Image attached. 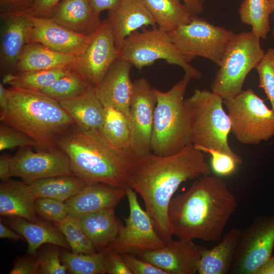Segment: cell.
<instances>
[{
	"mask_svg": "<svg viewBox=\"0 0 274 274\" xmlns=\"http://www.w3.org/2000/svg\"><path fill=\"white\" fill-rule=\"evenodd\" d=\"M203 152L189 144L177 153L159 156L152 152L138 157L127 179L141 196L160 235L172 239L167 216L169 202L184 182L210 175Z\"/></svg>",
	"mask_w": 274,
	"mask_h": 274,
	"instance_id": "obj_1",
	"label": "cell"
},
{
	"mask_svg": "<svg viewBox=\"0 0 274 274\" xmlns=\"http://www.w3.org/2000/svg\"><path fill=\"white\" fill-rule=\"evenodd\" d=\"M237 206L225 181L210 175L202 176L170 200L167 216L172 233L178 239L220 241Z\"/></svg>",
	"mask_w": 274,
	"mask_h": 274,
	"instance_id": "obj_2",
	"label": "cell"
},
{
	"mask_svg": "<svg viewBox=\"0 0 274 274\" xmlns=\"http://www.w3.org/2000/svg\"><path fill=\"white\" fill-rule=\"evenodd\" d=\"M56 146L68 156L74 175L87 184L127 187L128 176L138 158L131 148L116 147L98 131L84 130L76 124L58 138Z\"/></svg>",
	"mask_w": 274,
	"mask_h": 274,
	"instance_id": "obj_3",
	"label": "cell"
},
{
	"mask_svg": "<svg viewBox=\"0 0 274 274\" xmlns=\"http://www.w3.org/2000/svg\"><path fill=\"white\" fill-rule=\"evenodd\" d=\"M0 120L30 137L39 150L57 149L58 138L75 123L59 102L42 92L11 86Z\"/></svg>",
	"mask_w": 274,
	"mask_h": 274,
	"instance_id": "obj_4",
	"label": "cell"
},
{
	"mask_svg": "<svg viewBox=\"0 0 274 274\" xmlns=\"http://www.w3.org/2000/svg\"><path fill=\"white\" fill-rule=\"evenodd\" d=\"M190 133V143L203 153L210 149L229 155L240 164L243 160L228 144L231 122L223 107V99L207 89H195L185 99Z\"/></svg>",
	"mask_w": 274,
	"mask_h": 274,
	"instance_id": "obj_5",
	"label": "cell"
},
{
	"mask_svg": "<svg viewBox=\"0 0 274 274\" xmlns=\"http://www.w3.org/2000/svg\"><path fill=\"white\" fill-rule=\"evenodd\" d=\"M191 78H183L169 90L155 88L156 104L151 139V151L168 156L182 150L190 143L188 117L184 96Z\"/></svg>",
	"mask_w": 274,
	"mask_h": 274,
	"instance_id": "obj_6",
	"label": "cell"
},
{
	"mask_svg": "<svg viewBox=\"0 0 274 274\" xmlns=\"http://www.w3.org/2000/svg\"><path fill=\"white\" fill-rule=\"evenodd\" d=\"M260 39L252 31L234 35L228 43L216 76L212 91L223 100L235 97L242 91L249 72L255 68L265 54Z\"/></svg>",
	"mask_w": 274,
	"mask_h": 274,
	"instance_id": "obj_7",
	"label": "cell"
},
{
	"mask_svg": "<svg viewBox=\"0 0 274 274\" xmlns=\"http://www.w3.org/2000/svg\"><path fill=\"white\" fill-rule=\"evenodd\" d=\"M120 58L129 62L140 71L152 65L156 60L179 66L191 79H199L201 73L187 61L171 40L168 32L157 26L143 28L132 32L119 49Z\"/></svg>",
	"mask_w": 274,
	"mask_h": 274,
	"instance_id": "obj_8",
	"label": "cell"
},
{
	"mask_svg": "<svg viewBox=\"0 0 274 274\" xmlns=\"http://www.w3.org/2000/svg\"><path fill=\"white\" fill-rule=\"evenodd\" d=\"M231 122V132L241 143L258 145L274 135V112L249 88L223 100Z\"/></svg>",
	"mask_w": 274,
	"mask_h": 274,
	"instance_id": "obj_9",
	"label": "cell"
},
{
	"mask_svg": "<svg viewBox=\"0 0 274 274\" xmlns=\"http://www.w3.org/2000/svg\"><path fill=\"white\" fill-rule=\"evenodd\" d=\"M168 33L188 62L199 56L218 66L228 43L235 35L197 15H194L189 23Z\"/></svg>",
	"mask_w": 274,
	"mask_h": 274,
	"instance_id": "obj_10",
	"label": "cell"
},
{
	"mask_svg": "<svg viewBox=\"0 0 274 274\" xmlns=\"http://www.w3.org/2000/svg\"><path fill=\"white\" fill-rule=\"evenodd\" d=\"M126 196L129 216L124 218L125 225L122 226L116 239L107 248L120 254L136 255L164 246L167 242L158 232L148 212L141 207L136 192L127 187Z\"/></svg>",
	"mask_w": 274,
	"mask_h": 274,
	"instance_id": "obj_11",
	"label": "cell"
},
{
	"mask_svg": "<svg viewBox=\"0 0 274 274\" xmlns=\"http://www.w3.org/2000/svg\"><path fill=\"white\" fill-rule=\"evenodd\" d=\"M274 248V216H259L242 231L230 269L232 274H256L272 256Z\"/></svg>",
	"mask_w": 274,
	"mask_h": 274,
	"instance_id": "obj_12",
	"label": "cell"
},
{
	"mask_svg": "<svg viewBox=\"0 0 274 274\" xmlns=\"http://www.w3.org/2000/svg\"><path fill=\"white\" fill-rule=\"evenodd\" d=\"M128 122L130 148L138 157L151 152V139L156 104L155 88L145 78L133 82Z\"/></svg>",
	"mask_w": 274,
	"mask_h": 274,
	"instance_id": "obj_13",
	"label": "cell"
},
{
	"mask_svg": "<svg viewBox=\"0 0 274 274\" xmlns=\"http://www.w3.org/2000/svg\"><path fill=\"white\" fill-rule=\"evenodd\" d=\"M32 146L20 148L11 162V176L26 184L52 177L74 175L68 156L61 150L33 151Z\"/></svg>",
	"mask_w": 274,
	"mask_h": 274,
	"instance_id": "obj_14",
	"label": "cell"
},
{
	"mask_svg": "<svg viewBox=\"0 0 274 274\" xmlns=\"http://www.w3.org/2000/svg\"><path fill=\"white\" fill-rule=\"evenodd\" d=\"M120 57V51L106 19L91 36L83 52L77 56L73 70L79 72L95 88L113 63Z\"/></svg>",
	"mask_w": 274,
	"mask_h": 274,
	"instance_id": "obj_15",
	"label": "cell"
},
{
	"mask_svg": "<svg viewBox=\"0 0 274 274\" xmlns=\"http://www.w3.org/2000/svg\"><path fill=\"white\" fill-rule=\"evenodd\" d=\"M0 69L12 73L25 47L29 43L33 22L28 10L1 13Z\"/></svg>",
	"mask_w": 274,
	"mask_h": 274,
	"instance_id": "obj_16",
	"label": "cell"
},
{
	"mask_svg": "<svg viewBox=\"0 0 274 274\" xmlns=\"http://www.w3.org/2000/svg\"><path fill=\"white\" fill-rule=\"evenodd\" d=\"M207 247L193 240L179 239L167 242L163 247L136 256L166 272L167 274H195Z\"/></svg>",
	"mask_w": 274,
	"mask_h": 274,
	"instance_id": "obj_17",
	"label": "cell"
},
{
	"mask_svg": "<svg viewBox=\"0 0 274 274\" xmlns=\"http://www.w3.org/2000/svg\"><path fill=\"white\" fill-rule=\"evenodd\" d=\"M29 43H40L56 52L79 56L91 38L74 32L51 18L32 16Z\"/></svg>",
	"mask_w": 274,
	"mask_h": 274,
	"instance_id": "obj_18",
	"label": "cell"
},
{
	"mask_svg": "<svg viewBox=\"0 0 274 274\" xmlns=\"http://www.w3.org/2000/svg\"><path fill=\"white\" fill-rule=\"evenodd\" d=\"M132 66L119 57L94 88L95 94L104 106H110L120 110L127 118L133 88L130 77Z\"/></svg>",
	"mask_w": 274,
	"mask_h": 274,
	"instance_id": "obj_19",
	"label": "cell"
},
{
	"mask_svg": "<svg viewBox=\"0 0 274 274\" xmlns=\"http://www.w3.org/2000/svg\"><path fill=\"white\" fill-rule=\"evenodd\" d=\"M126 188L105 183H88L78 193L65 201L68 215L79 217L99 211L115 209L126 195Z\"/></svg>",
	"mask_w": 274,
	"mask_h": 274,
	"instance_id": "obj_20",
	"label": "cell"
},
{
	"mask_svg": "<svg viewBox=\"0 0 274 274\" xmlns=\"http://www.w3.org/2000/svg\"><path fill=\"white\" fill-rule=\"evenodd\" d=\"M106 20L119 50L132 32L146 26H157L144 0H121L117 7L108 11Z\"/></svg>",
	"mask_w": 274,
	"mask_h": 274,
	"instance_id": "obj_21",
	"label": "cell"
},
{
	"mask_svg": "<svg viewBox=\"0 0 274 274\" xmlns=\"http://www.w3.org/2000/svg\"><path fill=\"white\" fill-rule=\"evenodd\" d=\"M50 18L74 32L88 36L102 22L89 0H62L54 8Z\"/></svg>",
	"mask_w": 274,
	"mask_h": 274,
	"instance_id": "obj_22",
	"label": "cell"
},
{
	"mask_svg": "<svg viewBox=\"0 0 274 274\" xmlns=\"http://www.w3.org/2000/svg\"><path fill=\"white\" fill-rule=\"evenodd\" d=\"M36 199L28 185L23 181H3L0 184V215L37 222Z\"/></svg>",
	"mask_w": 274,
	"mask_h": 274,
	"instance_id": "obj_23",
	"label": "cell"
},
{
	"mask_svg": "<svg viewBox=\"0 0 274 274\" xmlns=\"http://www.w3.org/2000/svg\"><path fill=\"white\" fill-rule=\"evenodd\" d=\"M77 57L56 52L40 43H29L23 50L12 73L61 68L73 69Z\"/></svg>",
	"mask_w": 274,
	"mask_h": 274,
	"instance_id": "obj_24",
	"label": "cell"
},
{
	"mask_svg": "<svg viewBox=\"0 0 274 274\" xmlns=\"http://www.w3.org/2000/svg\"><path fill=\"white\" fill-rule=\"evenodd\" d=\"M10 226L25 238L28 244L27 253L36 256L38 249L46 244L70 249L62 232L54 224L45 222H30L17 217H10Z\"/></svg>",
	"mask_w": 274,
	"mask_h": 274,
	"instance_id": "obj_25",
	"label": "cell"
},
{
	"mask_svg": "<svg viewBox=\"0 0 274 274\" xmlns=\"http://www.w3.org/2000/svg\"><path fill=\"white\" fill-rule=\"evenodd\" d=\"M114 210H104L77 217L96 252L107 248L116 239L123 226Z\"/></svg>",
	"mask_w": 274,
	"mask_h": 274,
	"instance_id": "obj_26",
	"label": "cell"
},
{
	"mask_svg": "<svg viewBox=\"0 0 274 274\" xmlns=\"http://www.w3.org/2000/svg\"><path fill=\"white\" fill-rule=\"evenodd\" d=\"M242 230L233 227L224 235L218 245L203 252L199 261V274H225L229 272L241 238Z\"/></svg>",
	"mask_w": 274,
	"mask_h": 274,
	"instance_id": "obj_27",
	"label": "cell"
},
{
	"mask_svg": "<svg viewBox=\"0 0 274 274\" xmlns=\"http://www.w3.org/2000/svg\"><path fill=\"white\" fill-rule=\"evenodd\" d=\"M59 102L78 127L99 132L103 121L104 106L96 96L94 88L80 96Z\"/></svg>",
	"mask_w": 274,
	"mask_h": 274,
	"instance_id": "obj_28",
	"label": "cell"
},
{
	"mask_svg": "<svg viewBox=\"0 0 274 274\" xmlns=\"http://www.w3.org/2000/svg\"><path fill=\"white\" fill-rule=\"evenodd\" d=\"M157 26L172 32L189 23L194 15L181 0H144Z\"/></svg>",
	"mask_w": 274,
	"mask_h": 274,
	"instance_id": "obj_29",
	"label": "cell"
},
{
	"mask_svg": "<svg viewBox=\"0 0 274 274\" xmlns=\"http://www.w3.org/2000/svg\"><path fill=\"white\" fill-rule=\"evenodd\" d=\"M87 184L79 177L69 175L41 179L27 184L36 198L46 197L65 202Z\"/></svg>",
	"mask_w": 274,
	"mask_h": 274,
	"instance_id": "obj_30",
	"label": "cell"
},
{
	"mask_svg": "<svg viewBox=\"0 0 274 274\" xmlns=\"http://www.w3.org/2000/svg\"><path fill=\"white\" fill-rule=\"evenodd\" d=\"M72 70L69 68H61L10 73L3 76L2 83L12 87L41 91Z\"/></svg>",
	"mask_w": 274,
	"mask_h": 274,
	"instance_id": "obj_31",
	"label": "cell"
},
{
	"mask_svg": "<svg viewBox=\"0 0 274 274\" xmlns=\"http://www.w3.org/2000/svg\"><path fill=\"white\" fill-rule=\"evenodd\" d=\"M100 134L111 144L120 148H130V131L126 115L112 106H104Z\"/></svg>",
	"mask_w": 274,
	"mask_h": 274,
	"instance_id": "obj_32",
	"label": "cell"
},
{
	"mask_svg": "<svg viewBox=\"0 0 274 274\" xmlns=\"http://www.w3.org/2000/svg\"><path fill=\"white\" fill-rule=\"evenodd\" d=\"M271 13L269 0H243L238 9L242 22L251 26V31L262 39H266L270 31Z\"/></svg>",
	"mask_w": 274,
	"mask_h": 274,
	"instance_id": "obj_33",
	"label": "cell"
},
{
	"mask_svg": "<svg viewBox=\"0 0 274 274\" xmlns=\"http://www.w3.org/2000/svg\"><path fill=\"white\" fill-rule=\"evenodd\" d=\"M61 262L73 274L107 273V257L105 250L93 254L76 253L62 251Z\"/></svg>",
	"mask_w": 274,
	"mask_h": 274,
	"instance_id": "obj_34",
	"label": "cell"
},
{
	"mask_svg": "<svg viewBox=\"0 0 274 274\" xmlns=\"http://www.w3.org/2000/svg\"><path fill=\"white\" fill-rule=\"evenodd\" d=\"M93 88L82 74L72 70L40 92L59 101L80 96Z\"/></svg>",
	"mask_w": 274,
	"mask_h": 274,
	"instance_id": "obj_35",
	"label": "cell"
},
{
	"mask_svg": "<svg viewBox=\"0 0 274 274\" xmlns=\"http://www.w3.org/2000/svg\"><path fill=\"white\" fill-rule=\"evenodd\" d=\"M54 224L63 234L73 252L84 254L96 252L83 231L77 217L68 215L62 221Z\"/></svg>",
	"mask_w": 274,
	"mask_h": 274,
	"instance_id": "obj_36",
	"label": "cell"
},
{
	"mask_svg": "<svg viewBox=\"0 0 274 274\" xmlns=\"http://www.w3.org/2000/svg\"><path fill=\"white\" fill-rule=\"evenodd\" d=\"M259 87L265 92L274 112V48H269L255 68Z\"/></svg>",
	"mask_w": 274,
	"mask_h": 274,
	"instance_id": "obj_37",
	"label": "cell"
},
{
	"mask_svg": "<svg viewBox=\"0 0 274 274\" xmlns=\"http://www.w3.org/2000/svg\"><path fill=\"white\" fill-rule=\"evenodd\" d=\"M35 208L38 215L54 223L62 221L68 215L66 204L64 201L50 198H37Z\"/></svg>",
	"mask_w": 274,
	"mask_h": 274,
	"instance_id": "obj_38",
	"label": "cell"
},
{
	"mask_svg": "<svg viewBox=\"0 0 274 274\" xmlns=\"http://www.w3.org/2000/svg\"><path fill=\"white\" fill-rule=\"evenodd\" d=\"M32 146L36 143L28 135L4 123L0 125V151Z\"/></svg>",
	"mask_w": 274,
	"mask_h": 274,
	"instance_id": "obj_39",
	"label": "cell"
},
{
	"mask_svg": "<svg viewBox=\"0 0 274 274\" xmlns=\"http://www.w3.org/2000/svg\"><path fill=\"white\" fill-rule=\"evenodd\" d=\"M58 246L46 249L36 256L40 265L39 274H65L67 266L61 261Z\"/></svg>",
	"mask_w": 274,
	"mask_h": 274,
	"instance_id": "obj_40",
	"label": "cell"
},
{
	"mask_svg": "<svg viewBox=\"0 0 274 274\" xmlns=\"http://www.w3.org/2000/svg\"><path fill=\"white\" fill-rule=\"evenodd\" d=\"M211 155V168L217 175L226 177L233 174L240 163L233 157L217 150L210 149L207 152Z\"/></svg>",
	"mask_w": 274,
	"mask_h": 274,
	"instance_id": "obj_41",
	"label": "cell"
},
{
	"mask_svg": "<svg viewBox=\"0 0 274 274\" xmlns=\"http://www.w3.org/2000/svg\"><path fill=\"white\" fill-rule=\"evenodd\" d=\"M121 255L132 274H167L165 271L135 255Z\"/></svg>",
	"mask_w": 274,
	"mask_h": 274,
	"instance_id": "obj_42",
	"label": "cell"
},
{
	"mask_svg": "<svg viewBox=\"0 0 274 274\" xmlns=\"http://www.w3.org/2000/svg\"><path fill=\"white\" fill-rule=\"evenodd\" d=\"M105 250L107 257V273L132 274L121 254L108 248Z\"/></svg>",
	"mask_w": 274,
	"mask_h": 274,
	"instance_id": "obj_43",
	"label": "cell"
},
{
	"mask_svg": "<svg viewBox=\"0 0 274 274\" xmlns=\"http://www.w3.org/2000/svg\"><path fill=\"white\" fill-rule=\"evenodd\" d=\"M40 265L37 256L29 255L16 260L13 264L10 274H38Z\"/></svg>",
	"mask_w": 274,
	"mask_h": 274,
	"instance_id": "obj_44",
	"label": "cell"
},
{
	"mask_svg": "<svg viewBox=\"0 0 274 274\" xmlns=\"http://www.w3.org/2000/svg\"><path fill=\"white\" fill-rule=\"evenodd\" d=\"M62 0H33L28 10L32 16L50 18L54 8Z\"/></svg>",
	"mask_w": 274,
	"mask_h": 274,
	"instance_id": "obj_45",
	"label": "cell"
},
{
	"mask_svg": "<svg viewBox=\"0 0 274 274\" xmlns=\"http://www.w3.org/2000/svg\"><path fill=\"white\" fill-rule=\"evenodd\" d=\"M33 2V0H0L1 13L28 10Z\"/></svg>",
	"mask_w": 274,
	"mask_h": 274,
	"instance_id": "obj_46",
	"label": "cell"
},
{
	"mask_svg": "<svg viewBox=\"0 0 274 274\" xmlns=\"http://www.w3.org/2000/svg\"><path fill=\"white\" fill-rule=\"evenodd\" d=\"M94 11L100 14L104 11H111L118 6L121 0H89Z\"/></svg>",
	"mask_w": 274,
	"mask_h": 274,
	"instance_id": "obj_47",
	"label": "cell"
},
{
	"mask_svg": "<svg viewBox=\"0 0 274 274\" xmlns=\"http://www.w3.org/2000/svg\"><path fill=\"white\" fill-rule=\"evenodd\" d=\"M12 157L8 153L0 156V179L3 181L10 179L11 176V162Z\"/></svg>",
	"mask_w": 274,
	"mask_h": 274,
	"instance_id": "obj_48",
	"label": "cell"
},
{
	"mask_svg": "<svg viewBox=\"0 0 274 274\" xmlns=\"http://www.w3.org/2000/svg\"><path fill=\"white\" fill-rule=\"evenodd\" d=\"M0 237L1 238H7L14 241H17L23 239L24 237L14 230H13L2 222L0 223Z\"/></svg>",
	"mask_w": 274,
	"mask_h": 274,
	"instance_id": "obj_49",
	"label": "cell"
},
{
	"mask_svg": "<svg viewBox=\"0 0 274 274\" xmlns=\"http://www.w3.org/2000/svg\"><path fill=\"white\" fill-rule=\"evenodd\" d=\"M194 15H197L203 11V4L198 0H181Z\"/></svg>",
	"mask_w": 274,
	"mask_h": 274,
	"instance_id": "obj_50",
	"label": "cell"
},
{
	"mask_svg": "<svg viewBox=\"0 0 274 274\" xmlns=\"http://www.w3.org/2000/svg\"><path fill=\"white\" fill-rule=\"evenodd\" d=\"M256 274H274V257H270L259 268Z\"/></svg>",
	"mask_w": 274,
	"mask_h": 274,
	"instance_id": "obj_51",
	"label": "cell"
},
{
	"mask_svg": "<svg viewBox=\"0 0 274 274\" xmlns=\"http://www.w3.org/2000/svg\"><path fill=\"white\" fill-rule=\"evenodd\" d=\"M8 100V89L2 82L0 83V111L4 110L7 107Z\"/></svg>",
	"mask_w": 274,
	"mask_h": 274,
	"instance_id": "obj_52",
	"label": "cell"
},
{
	"mask_svg": "<svg viewBox=\"0 0 274 274\" xmlns=\"http://www.w3.org/2000/svg\"><path fill=\"white\" fill-rule=\"evenodd\" d=\"M269 2L272 12L274 13V0H269ZM272 36L274 37V25L272 30Z\"/></svg>",
	"mask_w": 274,
	"mask_h": 274,
	"instance_id": "obj_53",
	"label": "cell"
},
{
	"mask_svg": "<svg viewBox=\"0 0 274 274\" xmlns=\"http://www.w3.org/2000/svg\"><path fill=\"white\" fill-rule=\"evenodd\" d=\"M201 3L203 4L205 0H198Z\"/></svg>",
	"mask_w": 274,
	"mask_h": 274,
	"instance_id": "obj_54",
	"label": "cell"
}]
</instances>
